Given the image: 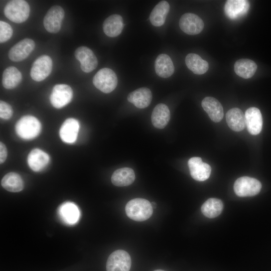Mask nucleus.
Returning a JSON list of instances; mask_svg holds the SVG:
<instances>
[{
	"instance_id": "obj_32",
	"label": "nucleus",
	"mask_w": 271,
	"mask_h": 271,
	"mask_svg": "<svg viewBox=\"0 0 271 271\" xmlns=\"http://www.w3.org/2000/svg\"><path fill=\"white\" fill-rule=\"evenodd\" d=\"M13 30L7 23L0 21V42L4 43L8 41L12 36Z\"/></svg>"
},
{
	"instance_id": "obj_1",
	"label": "nucleus",
	"mask_w": 271,
	"mask_h": 271,
	"mask_svg": "<svg viewBox=\"0 0 271 271\" xmlns=\"http://www.w3.org/2000/svg\"><path fill=\"white\" fill-rule=\"evenodd\" d=\"M153 208L148 200L143 198L133 199L125 206L127 216L134 221H143L148 219L152 215Z\"/></svg>"
},
{
	"instance_id": "obj_14",
	"label": "nucleus",
	"mask_w": 271,
	"mask_h": 271,
	"mask_svg": "<svg viewBox=\"0 0 271 271\" xmlns=\"http://www.w3.org/2000/svg\"><path fill=\"white\" fill-rule=\"evenodd\" d=\"M250 4L246 0H228L224 5L225 15L231 20H236L246 15Z\"/></svg>"
},
{
	"instance_id": "obj_10",
	"label": "nucleus",
	"mask_w": 271,
	"mask_h": 271,
	"mask_svg": "<svg viewBox=\"0 0 271 271\" xmlns=\"http://www.w3.org/2000/svg\"><path fill=\"white\" fill-rule=\"evenodd\" d=\"M180 29L188 35H197L203 30L204 24L197 15L192 13L183 14L179 20Z\"/></svg>"
},
{
	"instance_id": "obj_24",
	"label": "nucleus",
	"mask_w": 271,
	"mask_h": 271,
	"mask_svg": "<svg viewBox=\"0 0 271 271\" xmlns=\"http://www.w3.org/2000/svg\"><path fill=\"white\" fill-rule=\"evenodd\" d=\"M135 179L133 170L128 167H124L115 170L112 175L111 180L112 184L116 186L123 187L131 184Z\"/></svg>"
},
{
	"instance_id": "obj_36",
	"label": "nucleus",
	"mask_w": 271,
	"mask_h": 271,
	"mask_svg": "<svg viewBox=\"0 0 271 271\" xmlns=\"http://www.w3.org/2000/svg\"><path fill=\"white\" fill-rule=\"evenodd\" d=\"M154 271H165V270H162V269H157V270H155Z\"/></svg>"
},
{
	"instance_id": "obj_33",
	"label": "nucleus",
	"mask_w": 271,
	"mask_h": 271,
	"mask_svg": "<svg viewBox=\"0 0 271 271\" xmlns=\"http://www.w3.org/2000/svg\"><path fill=\"white\" fill-rule=\"evenodd\" d=\"M13 110L12 106L8 103L1 100L0 117L4 119H9L13 115Z\"/></svg>"
},
{
	"instance_id": "obj_15",
	"label": "nucleus",
	"mask_w": 271,
	"mask_h": 271,
	"mask_svg": "<svg viewBox=\"0 0 271 271\" xmlns=\"http://www.w3.org/2000/svg\"><path fill=\"white\" fill-rule=\"evenodd\" d=\"M245 125L252 135L259 133L262 127V117L259 109L255 107L248 108L245 112Z\"/></svg>"
},
{
	"instance_id": "obj_28",
	"label": "nucleus",
	"mask_w": 271,
	"mask_h": 271,
	"mask_svg": "<svg viewBox=\"0 0 271 271\" xmlns=\"http://www.w3.org/2000/svg\"><path fill=\"white\" fill-rule=\"evenodd\" d=\"M185 63L188 69L195 74H204L209 69L208 63L194 53H190L186 56Z\"/></svg>"
},
{
	"instance_id": "obj_6",
	"label": "nucleus",
	"mask_w": 271,
	"mask_h": 271,
	"mask_svg": "<svg viewBox=\"0 0 271 271\" xmlns=\"http://www.w3.org/2000/svg\"><path fill=\"white\" fill-rule=\"evenodd\" d=\"M129 254L123 250H117L109 256L106 262L107 271H129L131 266Z\"/></svg>"
},
{
	"instance_id": "obj_35",
	"label": "nucleus",
	"mask_w": 271,
	"mask_h": 271,
	"mask_svg": "<svg viewBox=\"0 0 271 271\" xmlns=\"http://www.w3.org/2000/svg\"><path fill=\"white\" fill-rule=\"evenodd\" d=\"M152 206L153 208H155L156 207V203L155 202H152L151 203Z\"/></svg>"
},
{
	"instance_id": "obj_23",
	"label": "nucleus",
	"mask_w": 271,
	"mask_h": 271,
	"mask_svg": "<svg viewBox=\"0 0 271 271\" xmlns=\"http://www.w3.org/2000/svg\"><path fill=\"white\" fill-rule=\"evenodd\" d=\"M157 74L162 78L171 76L175 70L174 66L171 58L167 54H161L157 57L155 63Z\"/></svg>"
},
{
	"instance_id": "obj_26",
	"label": "nucleus",
	"mask_w": 271,
	"mask_h": 271,
	"mask_svg": "<svg viewBox=\"0 0 271 271\" xmlns=\"http://www.w3.org/2000/svg\"><path fill=\"white\" fill-rule=\"evenodd\" d=\"M257 66L256 64L249 59H240L234 64V71L236 75L244 79H248L255 74Z\"/></svg>"
},
{
	"instance_id": "obj_7",
	"label": "nucleus",
	"mask_w": 271,
	"mask_h": 271,
	"mask_svg": "<svg viewBox=\"0 0 271 271\" xmlns=\"http://www.w3.org/2000/svg\"><path fill=\"white\" fill-rule=\"evenodd\" d=\"M73 97V90L70 86L65 84L55 85L50 95V101L53 107L61 108L71 101Z\"/></svg>"
},
{
	"instance_id": "obj_27",
	"label": "nucleus",
	"mask_w": 271,
	"mask_h": 271,
	"mask_svg": "<svg viewBox=\"0 0 271 271\" xmlns=\"http://www.w3.org/2000/svg\"><path fill=\"white\" fill-rule=\"evenodd\" d=\"M170 10L169 3L165 1L159 3L152 10L150 20L151 24L156 27H160L165 23Z\"/></svg>"
},
{
	"instance_id": "obj_11",
	"label": "nucleus",
	"mask_w": 271,
	"mask_h": 271,
	"mask_svg": "<svg viewBox=\"0 0 271 271\" xmlns=\"http://www.w3.org/2000/svg\"><path fill=\"white\" fill-rule=\"evenodd\" d=\"M74 55L77 60L80 61L81 70L86 73L94 70L97 66L98 60L93 51L85 46L77 48Z\"/></svg>"
},
{
	"instance_id": "obj_8",
	"label": "nucleus",
	"mask_w": 271,
	"mask_h": 271,
	"mask_svg": "<svg viewBox=\"0 0 271 271\" xmlns=\"http://www.w3.org/2000/svg\"><path fill=\"white\" fill-rule=\"evenodd\" d=\"M52 69L51 58L45 55L38 57L33 63L30 71L32 78L36 81H41L51 73Z\"/></svg>"
},
{
	"instance_id": "obj_13",
	"label": "nucleus",
	"mask_w": 271,
	"mask_h": 271,
	"mask_svg": "<svg viewBox=\"0 0 271 271\" xmlns=\"http://www.w3.org/2000/svg\"><path fill=\"white\" fill-rule=\"evenodd\" d=\"M191 177L195 180L204 181L209 178L211 168L209 165L203 162L200 157H192L188 162Z\"/></svg>"
},
{
	"instance_id": "obj_4",
	"label": "nucleus",
	"mask_w": 271,
	"mask_h": 271,
	"mask_svg": "<svg viewBox=\"0 0 271 271\" xmlns=\"http://www.w3.org/2000/svg\"><path fill=\"white\" fill-rule=\"evenodd\" d=\"M95 87L103 93H108L116 88L117 78L115 72L108 68L100 69L93 78Z\"/></svg>"
},
{
	"instance_id": "obj_21",
	"label": "nucleus",
	"mask_w": 271,
	"mask_h": 271,
	"mask_svg": "<svg viewBox=\"0 0 271 271\" xmlns=\"http://www.w3.org/2000/svg\"><path fill=\"white\" fill-rule=\"evenodd\" d=\"M170 119V112L168 107L165 104L159 103L154 108L151 120L153 125L157 128H164Z\"/></svg>"
},
{
	"instance_id": "obj_20",
	"label": "nucleus",
	"mask_w": 271,
	"mask_h": 271,
	"mask_svg": "<svg viewBox=\"0 0 271 271\" xmlns=\"http://www.w3.org/2000/svg\"><path fill=\"white\" fill-rule=\"evenodd\" d=\"M127 100L139 108H144L151 103L152 94L151 90L146 87H141L130 92L127 96Z\"/></svg>"
},
{
	"instance_id": "obj_16",
	"label": "nucleus",
	"mask_w": 271,
	"mask_h": 271,
	"mask_svg": "<svg viewBox=\"0 0 271 271\" xmlns=\"http://www.w3.org/2000/svg\"><path fill=\"white\" fill-rule=\"evenodd\" d=\"M79 123L73 118L66 119L62 124L59 130V136L62 141L67 144H72L77 140Z\"/></svg>"
},
{
	"instance_id": "obj_25",
	"label": "nucleus",
	"mask_w": 271,
	"mask_h": 271,
	"mask_svg": "<svg viewBox=\"0 0 271 271\" xmlns=\"http://www.w3.org/2000/svg\"><path fill=\"white\" fill-rule=\"evenodd\" d=\"M226 120L228 126L233 131H240L245 127V115L238 108L229 109L226 114Z\"/></svg>"
},
{
	"instance_id": "obj_12",
	"label": "nucleus",
	"mask_w": 271,
	"mask_h": 271,
	"mask_svg": "<svg viewBox=\"0 0 271 271\" xmlns=\"http://www.w3.org/2000/svg\"><path fill=\"white\" fill-rule=\"evenodd\" d=\"M34 41L25 38L13 46L9 52L10 60L15 62H20L27 58L35 48Z\"/></svg>"
},
{
	"instance_id": "obj_2",
	"label": "nucleus",
	"mask_w": 271,
	"mask_h": 271,
	"mask_svg": "<svg viewBox=\"0 0 271 271\" xmlns=\"http://www.w3.org/2000/svg\"><path fill=\"white\" fill-rule=\"evenodd\" d=\"M15 130L17 135L21 139L30 140L39 134L41 130V124L35 116L25 115L16 123Z\"/></svg>"
},
{
	"instance_id": "obj_30",
	"label": "nucleus",
	"mask_w": 271,
	"mask_h": 271,
	"mask_svg": "<svg viewBox=\"0 0 271 271\" xmlns=\"http://www.w3.org/2000/svg\"><path fill=\"white\" fill-rule=\"evenodd\" d=\"M22 79V75L19 70L14 66H10L3 72L2 84L5 88L11 89L16 87Z\"/></svg>"
},
{
	"instance_id": "obj_9",
	"label": "nucleus",
	"mask_w": 271,
	"mask_h": 271,
	"mask_svg": "<svg viewBox=\"0 0 271 271\" xmlns=\"http://www.w3.org/2000/svg\"><path fill=\"white\" fill-rule=\"evenodd\" d=\"M64 15V11L60 6L52 7L44 18L43 24L45 29L51 33L58 32L61 29Z\"/></svg>"
},
{
	"instance_id": "obj_22",
	"label": "nucleus",
	"mask_w": 271,
	"mask_h": 271,
	"mask_svg": "<svg viewBox=\"0 0 271 271\" xmlns=\"http://www.w3.org/2000/svg\"><path fill=\"white\" fill-rule=\"evenodd\" d=\"M123 27L122 17L119 15L114 14L104 20L103 24V30L107 36L115 37L121 33Z\"/></svg>"
},
{
	"instance_id": "obj_17",
	"label": "nucleus",
	"mask_w": 271,
	"mask_h": 271,
	"mask_svg": "<svg viewBox=\"0 0 271 271\" xmlns=\"http://www.w3.org/2000/svg\"><path fill=\"white\" fill-rule=\"evenodd\" d=\"M201 105L213 121L218 122L222 120L224 115L223 108L217 99L212 97H206L202 100Z\"/></svg>"
},
{
	"instance_id": "obj_5",
	"label": "nucleus",
	"mask_w": 271,
	"mask_h": 271,
	"mask_svg": "<svg viewBox=\"0 0 271 271\" xmlns=\"http://www.w3.org/2000/svg\"><path fill=\"white\" fill-rule=\"evenodd\" d=\"M261 183L257 179L243 176L238 178L233 186L235 194L239 197L253 196L259 193Z\"/></svg>"
},
{
	"instance_id": "obj_18",
	"label": "nucleus",
	"mask_w": 271,
	"mask_h": 271,
	"mask_svg": "<svg viewBox=\"0 0 271 271\" xmlns=\"http://www.w3.org/2000/svg\"><path fill=\"white\" fill-rule=\"evenodd\" d=\"M49 155L39 149H34L29 154L27 162L30 168L35 172H39L44 169L49 164Z\"/></svg>"
},
{
	"instance_id": "obj_34",
	"label": "nucleus",
	"mask_w": 271,
	"mask_h": 271,
	"mask_svg": "<svg viewBox=\"0 0 271 271\" xmlns=\"http://www.w3.org/2000/svg\"><path fill=\"white\" fill-rule=\"evenodd\" d=\"M7 149L6 146L2 142L0 143V163L3 164L7 157Z\"/></svg>"
},
{
	"instance_id": "obj_29",
	"label": "nucleus",
	"mask_w": 271,
	"mask_h": 271,
	"mask_svg": "<svg viewBox=\"0 0 271 271\" xmlns=\"http://www.w3.org/2000/svg\"><path fill=\"white\" fill-rule=\"evenodd\" d=\"M1 185L4 189L12 192H20L24 186L22 177L15 172H10L5 175L1 181Z\"/></svg>"
},
{
	"instance_id": "obj_31",
	"label": "nucleus",
	"mask_w": 271,
	"mask_h": 271,
	"mask_svg": "<svg viewBox=\"0 0 271 271\" xmlns=\"http://www.w3.org/2000/svg\"><path fill=\"white\" fill-rule=\"evenodd\" d=\"M223 208L222 201L217 198H209L201 206L202 213L207 217L215 218L221 213Z\"/></svg>"
},
{
	"instance_id": "obj_19",
	"label": "nucleus",
	"mask_w": 271,
	"mask_h": 271,
	"mask_svg": "<svg viewBox=\"0 0 271 271\" xmlns=\"http://www.w3.org/2000/svg\"><path fill=\"white\" fill-rule=\"evenodd\" d=\"M58 214L65 223L73 225L79 220L80 211L77 206L70 202L62 204L58 208Z\"/></svg>"
},
{
	"instance_id": "obj_3",
	"label": "nucleus",
	"mask_w": 271,
	"mask_h": 271,
	"mask_svg": "<svg viewBox=\"0 0 271 271\" xmlns=\"http://www.w3.org/2000/svg\"><path fill=\"white\" fill-rule=\"evenodd\" d=\"M4 14L10 21L16 23H22L26 21L29 16L30 7L25 1H10L5 7Z\"/></svg>"
}]
</instances>
